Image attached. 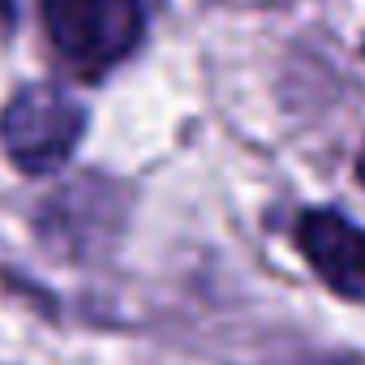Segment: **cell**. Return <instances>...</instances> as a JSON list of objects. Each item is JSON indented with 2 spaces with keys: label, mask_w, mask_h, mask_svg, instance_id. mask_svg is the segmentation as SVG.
<instances>
[{
  "label": "cell",
  "mask_w": 365,
  "mask_h": 365,
  "mask_svg": "<svg viewBox=\"0 0 365 365\" xmlns=\"http://www.w3.org/2000/svg\"><path fill=\"white\" fill-rule=\"evenodd\" d=\"M356 176H361V185H365V142H361V150H356Z\"/></svg>",
  "instance_id": "5"
},
{
  "label": "cell",
  "mask_w": 365,
  "mask_h": 365,
  "mask_svg": "<svg viewBox=\"0 0 365 365\" xmlns=\"http://www.w3.org/2000/svg\"><path fill=\"white\" fill-rule=\"evenodd\" d=\"M297 250L314 275L344 301L365 305V228L348 215L318 207L297 220Z\"/></svg>",
  "instance_id": "3"
},
{
  "label": "cell",
  "mask_w": 365,
  "mask_h": 365,
  "mask_svg": "<svg viewBox=\"0 0 365 365\" xmlns=\"http://www.w3.org/2000/svg\"><path fill=\"white\" fill-rule=\"evenodd\" d=\"M14 14H18V0H0V35L14 26Z\"/></svg>",
  "instance_id": "4"
},
{
  "label": "cell",
  "mask_w": 365,
  "mask_h": 365,
  "mask_svg": "<svg viewBox=\"0 0 365 365\" xmlns=\"http://www.w3.org/2000/svg\"><path fill=\"white\" fill-rule=\"evenodd\" d=\"M86 133V108L61 86H22L0 112V146L26 176H48L69 163Z\"/></svg>",
  "instance_id": "2"
},
{
  "label": "cell",
  "mask_w": 365,
  "mask_h": 365,
  "mask_svg": "<svg viewBox=\"0 0 365 365\" xmlns=\"http://www.w3.org/2000/svg\"><path fill=\"white\" fill-rule=\"evenodd\" d=\"M43 31L78 78L116 69L146 31L142 0H43Z\"/></svg>",
  "instance_id": "1"
}]
</instances>
